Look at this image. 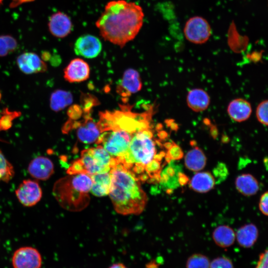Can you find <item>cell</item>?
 I'll use <instances>...</instances> for the list:
<instances>
[{
	"label": "cell",
	"mask_w": 268,
	"mask_h": 268,
	"mask_svg": "<svg viewBox=\"0 0 268 268\" xmlns=\"http://www.w3.org/2000/svg\"><path fill=\"white\" fill-rule=\"evenodd\" d=\"M142 7L125 0L109 1L95 22L102 37L123 48L134 40L143 23Z\"/></svg>",
	"instance_id": "cell-1"
},
{
	"label": "cell",
	"mask_w": 268,
	"mask_h": 268,
	"mask_svg": "<svg viewBox=\"0 0 268 268\" xmlns=\"http://www.w3.org/2000/svg\"><path fill=\"white\" fill-rule=\"evenodd\" d=\"M156 140L149 126L133 135L126 154L119 164L131 172L139 181L159 176L162 155L157 154Z\"/></svg>",
	"instance_id": "cell-2"
},
{
	"label": "cell",
	"mask_w": 268,
	"mask_h": 268,
	"mask_svg": "<svg viewBox=\"0 0 268 268\" xmlns=\"http://www.w3.org/2000/svg\"><path fill=\"white\" fill-rule=\"evenodd\" d=\"M112 183L109 195L115 210L121 214H138L144 210L147 196L140 181L121 164L110 170Z\"/></svg>",
	"instance_id": "cell-3"
},
{
	"label": "cell",
	"mask_w": 268,
	"mask_h": 268,
	"mask_svg": "<svg viewBox=\"0 0 268 268\" xmlns=\"http://www.w3.org/2000/svg\"><path fill=\"white\" fill-rule=\"evenodd\" d=\"M92 181L86 174L68 175L57 181L53 194L60 204L70 211H80L86 207L90 198Z\"/></svg>",
	"instance_id": "cell-4"
},
{
	"label": "cell",
	"mask_w": 268,
	"mask_h": 268,
	"mask_svg": "<svg viewBox=\"0 0 268 268\" xmlns=\"http://www.w3.org/2000/svg\"><path fill=\"white\" fill-rule=\"evenodd\" d=\"M117 161L101 145L82 150L80 157L67 169L68 175L86 174L90 176L109 172Z\"/></svg>",
	"instance_id": "cell-5"
},
{
	"label": "cell",
	"mask_w": 268,
	"mask_h": 268,
	"mask_svg": "<svg viewBox=\"0 0 268 268\" xmlns=\"http://www.w3.org/2000/svg\"><path fill=\"white\" fill-rule=\"evenodd\" d=\"M134 134L122 128H113L102 133L96 143L102 145L119 164L127 151Z\"/></svg>",
	"instance_id": "cell-6"
},
{
	"label": "cell",
	"mask_w": 268,
	"mask_h": 268,
	"mask_svg": "<svg viewBox=\"0 0 268 268\" xmlns=\"http://www.w3.org/2000/svg\"><path fill=\"white\" fill-rule=\"evenodd\" d=\"M184 33L186 39L197 44L206 42L211 34V29L208 22L201 16L190 18L186 23Z\"/></svg>",
	"instance_id": "cell-7"
},
{
	"label": "cell",
	"mask_w": 268,
	"mask_h": 268,
	"mask_svg": "<svg viewBox=\"0 0 268 268\" xmlns=\"http://www.w3.org/2000/svg\"><path fill=\"white\" fill-rule=\"evenodd\" d=\"M11 262L13 268H41L42 258L37 249L22 247L14 251Z\"/></svg>",
	"instance_id": "cell-8"
},
{
	"label": "cell",
	"mask_w": 268,
	"mask_h": 268,
	"mask_svg": "<svg viewBox=\"0 0 268 268\" xmlns=\"http://www.w3.org/2000/svg\"><path fill=\"white\" fill-rule=\"evenodd\" d=\"M15 192L19 201L27 207L36 204L42 196V189L39 183L31 179L23 180Z\"/></svg>",
	"instance_id": "cell-9"
},
{
	"label": "cell",
	"mask_w": 268,
	"mask_h": 268,
	"mask_svg": "<svg viewBox=\"0 0 268 268\" xmlns=\"http://www.w3.org/2000/svg\"><path fill=\"white\" fill-rule=\"evenodd\" d=\"M102 43L97 37L86 34L76 40L74 45L75 53L85 58L92 59L98 56L102 50Z\"/></svg>",
	"instance_id": "cell-10"
},
{
	"label": "cell",
	"mask_w": 268,
	"mask_h": 268,
	"mask_svg": "<svg viewBox=\"0 0 268 268\" xmlns=\"http://www.w3.org/2000/svg\"><path fill=\"white\" fill-rule=\"evenodd\" d=\"M16 64L20 70L26 74L43 72L47 69L43 60L33 52H25L19 55L16 59Z\"/></svg>",
	"instance_id": "cell-11"
},
{
	"label": "cell",
	"mask_w": 268,
	"mask_h": 268,
	"mask_svg": "<svg viewBox=\"0 0 268 268\" xmlns=\"http://www.w3.org/2000/svg\"><path fill=\"white\" fill-rule=\"evenodd\" d=\"M48 25L51 34L57 38L67 36L73 28V24L69 17L61 11L57 12L50 16Z\"/></svg>",
	"instance_id": "cell-12"
},
{
	"label": "cell",
	"mask_w": 268,
	"mask_h": 268,
	"mask_svg": "<svg viewBox=\"0 0 268 268\" xmlns=\"http://www.w3.org/2000/svg\"><path fill=\"white\" fill-rule=\"evenodd\" d=\"M141 88L142 82L139 73L134 69L129 68L124 73L117 92L123 98H127L140 91Z\"/></svg>",
	"instance_id": "cell-13"
},
{
	"label": "cell",
	"mask_w": 268,
	"mask_h": 268,
	"mask_svg": "<svg viewBox=\"0 0 268 268\" xmlns=\"http://www.w3.org/2000/svg\"><path fill=\"white\" fill-rule=\"evenodd\" d=\"M90 68L84 60L76 58L71 60L64 70V78L69 82H79L87 79Z\"/></svg>",
	"instance_id": "cell-14"
},
{
	"label": "cell",
	"mask_w": 268,
	"mask_h": 268,
	"mask_svg": "<svg viewBox=\"0 0 268 268\" xmlns=\"http://www.w3.org/2000/svg\"><path fill=\"white\" fill-rule=\"evenodd\" d=\"M54 172L52 161L48 157L38 156L31 161L28 172L33 178L40 180L48 179Z\"/></svg>",
	"instance_id": "cell-15"
},
{
	"label": "cell",
	"mask_w": 268,
	"mask_h": 268,
	"mask_svg": "<svg viewBox=\"0 0 268 268\" xmlns=\"http://www.w3.org/2000/svg\"><path fill=\"white\" fill-rule=\"evenodd\" d=\"M101 134L98 123L89 116H87L85 120L79 124L76 131L78 139L86 144L96 143Z\"/></svg>",
	"instance_id": "cell-16"
},
{
	"label": "cell",
	"mask_w": 268,
	"mask_h": 268,
	"mask_svg": "<svg viewBox=\"0 0 268 268\" xmlns=\"http://www.w3.org/2000/svg\"><path fill=\"white\" fill-rule=\"evenodd\" d=\"M227 111L232 120L236 122H242L250 117L252 113V108L248 101L239 98L232 100L229 103Z\"/></svg>",
	"instance_id": "cell-17"
},
{
	"label": "cell",
	"mask_w": 268,
	"mask_h": 268,
	"mask_svg": "<svg viewBox=\"0 0 268 268\" xmlns=\"http://www.w3.org/2000/svg\"><path fill=\"white\" fill-rule=\"evenodd\" d=\"M215 180L213 175L208 171L197 172L189 182L191 190L199 193H205L213 189Z\"/></svg>",
	"instance_id": "cell-18"
},
{
	"label": "cell",
	"mask_w": 268,
	"mask_h": 268,
	"mask_svg": "<svg viewBox=\"0 0 268 268\" xmlns=\"http://www.w3.org/2000/svg\"><path fill=\"white\" fill-rule=\"evenodd\" d=\"M208 93L201 88H194L187 94V104L193 111L200 112L206 110L210 104Z\"/></svg>",
	"instance_id": "cell-19"
},
{
	"label": "cell",
	"mask_w": 268,
	"mask_h": 268,
	"mask_svg": "<svg viewBox=\"0 0 268 268\" xmlns=\"http://www.w3.org/2000/svg\"><path fill=\"white\" fill-rule=\"evenodd\" d=\"M186 168L194 172L202 170L206 164V157L203 151L199 147L195 146L189 150L184 157Z\"/></svg>",
	"instance_id": "cell-20"
},
{
	"label": "cell",
	"mask_w": 268,
	"mask_h": 268,
	"mask_svg": "<svg viewBox=\"0 0 268 268\" xmlns=\"http://www.w3.org/2000/svg\"><path fill=\"white\" fill-rule=\"evenodd\" d=\"M92 184L90 192L97 197L109 195L112 183L110 171L91 176Z\"/></svg>",
	"instance_id": "cell-21"
},
{
	"label": "cell",
	"mask_w": 268,
	"mask_h": 268,
	"mask_svg": "<svg viewBox=\"0 0 268 268\" xmlns=\"http://www.w3.org/2000/svg\"><path fill=\"white\" fill-rule=\"evenodd\" d=\"M235 185L237 191L246 196L255 195L259 189L257 180L250 174H242L237 176Z\"/></svg>",
	"instance_id": "cell-22"
},
{
	"label": "cell",
	"mask_w": 268,
	"mask_h": 268,
	"mask_svg": "<svg viewBox=\"0 0 268 268\" xmlns=\"http://www.w3.org/2000/svg\"><path fill=\"white\" fill-rule=\"evenodd\" d=\"M239 245L244 248L252 247L258 237V230L256 226L250 223L240 227L235 233Z\"/></svg>",
	"instance_id": "cell-23"
},
{
	"label": "cell",
	"mask_w": 268,
	"mask_h": 268,
	"mask_svg": "<svg viewBox=\"0 0 268 268\" xmlns=\"http://www.w3.org/2000/svg\"><path fill=\"white\" fill-rule=\"evenodd\" d=\"M214 243L221 248H227L233 245L236 239L235 233L228 225H220L216 227L212 234Z\"/></svg>",
	"instance_id": "cell-24"
},
{
	"label": "cell",
	"mask_w": 268,
	"mask_h": 268,
	"mask_svg": "<svg viewBox=\"0 0 268 268\" xmlns=\"http://www.w3.org/2000/svg\"><path fill=\"white\" fill-rule=\"evenodd\" d=\"M72 100V95L70 92L57 90L51 95L50 106L53 111L58 112L69 105Z\"/></svg>",
	"instance_id": "cell-25"
},
{
	"label": "cell",
	"mask_w": 268,
	"mask_h": 268,
	"mask_svg": "<svg viewBox=\"0 0 268 268\" xmlns=\"http://www.w3.org/2000/svg\"><path fill=\"white\" fill-rule=\"evenodd\" d=\"M14 174L13 166L0 150V182L8 183L13 178Z\"/></svg>",
	"instance_id": "cell-26"
},
{
	"label": "cell",
	"mask_w": 268,
	"mask_h": 268,
	"mask_svg": "<svg viewBox=\"0 0 268 268\" xmlns=\"http://www.w3.org/2000/svg\"><path fill=\"white\" fill-rule=\"evenodd\" d=\"M0 132L6 131L10 129L12 126L14 120L21 116L20 111H11L8 108H4L0 112Z\"/></svg>",
	"instance_id": "cell-27"
},
{
	"label": "cell",
	"mask_w": 268,
	"mask_h": 268,
	"mask_svg": "<svg viewBox=\"0 0 268 268\" xmlns=\"http://www.w3.org/2000/svg\"><path fill=\"white\" fill-rule=\"evenodd\" d=\"M18 45L17 40L9 35L0 36V57H5L14 51Z\"/></svg>",
	"instance_id": "cell-28"
},
{
	"label": "cell",
	"mask_w": 268,
	"mask_h": 268,
	"mask_svg": "<svg viewBox=\"0 0 268 268\" xmlns=\"http://www.w3.org/2000/svg\"><path fill=\"white\" fill-rule=\"evenodd\" d=\"M210 261L205 255L201 254H194L187 260L186 268H209Z\"/></svg>",
	"instance_id": "cell-29"
},
{
	"label": "cell",
	"mask_w": 268,
	"mask_h": 268,
	"mask_svg": "<svg viewBox=\"0 0 268 268\" xmlns=\"http://www.w3.org/2000/svg\"><path fill=\"white\" fill-rule=\"evenodd\" d=\"M257 120L261 124L268 126V99L261 102L256 110Z\"/></svg>",
	"instance_id": "cell-30"
},
{
	"label": "cell",
	"mask_w": 268,
	"mask_h": 268,
	"mask_svg": "<svg viewBox=\"0 0 268 268\" xmlns=\"http://www.w3.org/2000/svg\"><path fill=\"white\" fill-rule=\"evenodd\" d=\"M209 268H234L232 261L227 257H219L212 260Z\"/></svg>",
	"instance_id": "cell-31"
},
{
	"label": "cell",
	"mask_w": 268,
	"mask_h": 268,
	"mask_svg": "<svg viewBox=\"0 0 268 268\" xmlns=\"http://www.w3.org/2000/svg\"><path fill=\"white\" fill-rule=\"evenodd\" d=\"M166 156L168 159H178L182 157L183 153L180 147L174 144L169 148Z\"/></svg>",
	"instance_id": "cell-32"
},
{
	"label": "cell",
	"mask_w": 268,
	"mask_h": 268,
	"mask_svg": "<svg viewBox=\"0 0 268 268\" xmlns=\"http://www.w3.org/2000/svg\"><path fill=\"white\" fill-rule=\"evenodd\" d=\"M259 206L262 213L265 215L268 216V191L261 196Z\"/></svg>",
	"instance_id": "cell-33"
},
{
	"label": "cell",
	"mask_w": 268,
	"mask_h": 268,
	"mask_svg": "<svg viewBox=\"0 0 268 268\" xmlns=\"http://www.w3.org/2000/svg\"><path fill=\"white\" fill-rule=\"evenodd\" d=\"M256 268H268V250L260 255Z\"/></svg>",
	"instance_id": "cell-34"
},
{
	"label": "cell",
	"mask_w": 268,
	"mask_h": 268,
	"mask_svg": "<svg viewBox=\"0 0 268 268\" xmlns=\"http://www.w3.org/2000/svg\"><path fill=\"white\" fill-rule=\"evenodd\" d=\"M108 268H128L124 264L118 263L113 264Z\"/></svg>",
	"instance_id": "cell-35"
},
{
	"label": "cell",
	"mask_w": 268,
	"mask_h": 268,
	"mask_svg": "<svg viewBox=\"0 0 268 268\" xmlns=\"http://www.w3.org/2000/svg\"><path fill=\"white\" fill-rule=\"evenodd\" d=\"M1 92L0 91V100L1 99Z\"/></svg>",
	"instance_id": "cell-36"
}]
</instances>
